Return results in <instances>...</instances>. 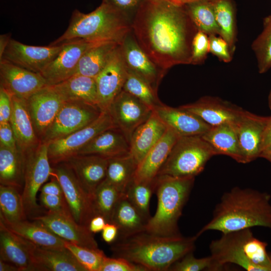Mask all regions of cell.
<instances>
[{
	"label": "cell",
	"mask_w": 271,
	"mask_h": 271,
	"mask_svg": "<svg viewBox=\"0 0 271 271\" xmlns=\"http://www.w3.org/2000/svg\"><path fill=\"white\" fill-rule=\"evenodd\" d=\"M184 6L169 0H143L132 18L131 32L152 61L164 70L191 64L197 31Z\"/></svg>",
	"instance_id": "obj_1"
},
{
	"label": "cell",
	"mask_w": 271,
	"mask_h": 271,
	"mask_svg": "<svg viewBox=\"0 0 271 271\" xmlns=\"http://www.w3.org/2000/svg\"><path fill=\"white\" fill-rule=\"evenodd\" d=\"M270 195L251 188L235 187L222 196L212 219L196 235L216 230L222 233L262 226L271 230Z\"/></svg>",
	"instance_id": "obj_2"
},
{
	"label": "cell",
	"mask_w": 271,
	"mask_h": 271,
	"mask_svg": "<svg viewBox=\"0 0 271 271\" xmlns=\"http://www.w3.org/2000/svg\"><path fill=\"white\" fill-rule=\"evenodd\" d=\"M198 237L164 236L145 230L118 237L111 244L114 257L124 258L148 271H166L175 262L193 251Z\"/></svg>",
	"instance_id": "obj_3"
},
{
	"label": "cell",
	"mask_w": 271,
	"mask_h": 271,
	"mask_svg": "<svg viewBox=\"0 0 271 271\" xmlns=\"http://www.w3.org/2000/svg\"><path fill=\"white\" fill-rule=\"evenodd\" d=\"M131 21L127 15L103 2L88 14L75 10L65 32L50 45H60L77 40L121 44L131 32Z\"/></svg>",
	"instance_id": "obj_4"
},
{
	"label": "cell",
	"mask_w": 271,
	"mask_h": 271,
	"mask_svg": "<svg viewBox=\"0 0 271 271\" xmlns=\"http://www.w3.org/2000/svg\"><path fill=\"white\" fill-rule=\"evenodd\" d=\"M267 243L255 237L250 228L222 233L209 245L210 255L223 268L227 263L247 271H271Z\"/></svg>",
	"instance_id": "obj_5"
},
{
	"label": "cell",
	"mask_w": 271,
	"mask_h": 271,
	"mask_svg": "<svg viewBox=\"0 0 271 271\" xmlns=\"http://www.w3.org/2000/svg\"><path fill=\"white\" fill-rule=\"evenodd\" d=\"M195 177L158 175L155 192L157 208L148 221L146 230L164 236L181 235L178 222L193 186Z\"/></svg>",
	"instance_id": "obj_6"
},
{
	"label": "cell",
	"mask_w": 271,
	"mask_h": 271,
	"mask_svg": "<svg viewBox=\"0 0 271 271\" xmlns=\"http://www.w3.org/2000/svg\"><path fill=\"white\" fill-rule=\"evenodd\" d=\"M215 155L212 148L201 135L180 137L158 175L195 177Z\"/></svg>",
	"instance_id": "obj_7"
},
{
	"label": "cell",
	"mask_w": 271,
	"mask_h": 271,
	"mask_svg": "<svg viewBox=\"0 0 271 271\" xmlns=\"http://www.w3.org/2000/svg\"><path fill=\"white\" fill-rule=\"evenodd\" d=\"M26 154L24 183L22 197L28 218L42 212L37 202V194L52 173V166L48 155V143L40 142Z\"/></svg>",
	"instance_id": "obj_8"
},
{
	"label": "cell",
	"mask_w": 271,
	"mask_h": 271,
	"mask_svg": "<svg viewBox=\"0 0 271 271\" xmlns=\"http://www.w3.org/2000/svg\"><path fill=\"white\" fill-rule=\"evenodd\" d=\"M51 176L60 183L72 217L79 224L88 227L95 215L92 198L83 188L65 162L52 165Z\"/></svg>",
	"instance_id": "obj_9"
},
{
	"label": "cell",
	"mask_w": 271,
	"mask_h": 271,
	"mask_svg": "<svg viewBox=\"0 0 271 271\" xmlns=\"http://www.w3.org/2000/svg\"><path fill=\"white\" fill-rule=\"evenodd\" d=\"M117 127L108 111H103L94 121L64 137L48 143V155L51 165L64 162L75 155L101 132Z\"/></svg>",
	"instance_id": "obj_10"
},
{
	"label": "cell",
	"mask_w": 271,
	"mask_h": 271,
	"mask_svg": "<svg viewBox=\"0 0 271 271\" xmlns=\"http://www.w3.org/2000/svg\"><path fill=\"white\" fill-rule=\"evenodd\" d=\"M102 112L95 105L65 101L41 142L48 143L70 134L96 120Z\"/></svg>",
	"instance_id": "obj_11"
},
{
	"label": "cell",
	"mask_w": 271,
	"mask_h": 271,
	"mask_svg": "<svg viewBox=\"0 0 271 271\" xmlns=\"http://www.w3.org/2000/svg\"><path fill=\"white\" fill-rule=\"evenodd\" d=\"M107 111L117 127L123 132L129 143L133 131L150 117L153 109L122 90Z\"/></svg>",
	"instance_id": "obj_12"
},
{
	"label": "cell",
	"mask_w": 271,
	"mask_h": 271,
	"mask_svg": "<svg viewBox=\"0 0 271 271\" xmlns=\"http://www.w3.org/2000/svg\"><path fill=\"white\" fill-rule=\"evenodd\" d=\"M63 45L36 46L11 39L0 61L4 60L29 71L41 73L57 57Z\"/></svg>",
	"instance_id": "obj_13"
},
{
	"label": "cell",
	"mask_w": 271,
	"mask_h": 271,
	"mask_svg": "<svg viewBox=\"0 0 271 271\" xmlns=\"http://www.w3.org/2000/svg\"><path fill=\"white\" fill-rule=\"evenodd\" d=\"M127 72L120 44L104 68L95 77L98 106L102 111L108 110L115 97L123 90Z\"/></svg>",
	"instance_id": "obj_14"
},
{
	"label": "cell",
	"mask_w": 271,
	"mask_h": 271,
	"mask_svg": "<svg viewBox=\"0 0 271 271\" xmlns=\"http://www.w3.org/2000/svg\"><path fill=\"white\" fill-rule=\"evenodd\" d=\"M31 220L40 222L65 241L81 246L99 248L88 226L78 223L72 215L46 211Z\"/></svg>",
	"instance_id": "obj_15"
},
{
	"label": "cell",
	"mask_w": 271,
	"mask_h": 271,
	"mask_svg": "<svg viewBox=\"0 0 271 271\" xmlns=\"http://www.w3.org/2000/svg\"><path fill=\"white\" fill-rule=\"evenodd\" d=\"M101 43L102 42L77 40L62 44L63 48L57 57L41 73L47 85L57 84L73 76L83 54L90 48Z\"/></svg>",
	"instance_id": "obj_16"
},
{
	"label": "cell",
	"mask_w": 271,
	"mask_h": 271,
	"mask_svg": "<svg viewBox=\"0 0 271 271\" xmlns=\"http://www.w3.org/2000/svg\"><path fill=\"white\" fill-rule=\"evenodd\" d=\"M26 101L36 133L41 141L65 101L52 86L47 85Z\"/></svg>",
	"instance_id": "obj_17"
},
{
	"label": "cell",
	"mask_w": 271,
	"mask_h": 271,
	"mask_svg": "<svg viewBox=\"0 0 271 271\" xmlns=\"http://www.w3.org/2000/svg\"><path fill=\"white\" fill-rule=\"evenodd\" d=\"M269 116L244 110L234 124L244 164L260 157L264 131Z\"/></svg>",
	"instance_id": "obj_18"
},
{
	"label": "cell",
	"mask_w": 271,
	"mask_h": 271,
	"mask_svg": "<svg viewBox=\"0 0 271 271\" xmlns=\"http://www.w3.org/2000/svg\"><path fill=\"white\" fill-rule=\"evenodd\" d=\"M0 78L1 86L13 96L26 100L48 85L40 73L4 60L0 61Z\"/></svg>",
	"instance_id": "obj_19"
},
{
	"label": "cell",
	"mask_w": 271,
	"mask_h": 271,
	"mask_svg": "<svg viewBox=\"0 0 271 271\" xmlns=\"http://www.w3.org/2000/svg\"><path fill=\"white\" fill-rule=\"evenodd\" d=\"M180 107L196 114L211 126L234 124L244 110L226 100L210 96H203Z\"/></svg>",
	"instance_id": "obj_20"
},
{
	"label": "cell",
	"mask_w": 271,
	"mask_h": 271,
	"mask_svg": "<svg viewBox=\"0 0 271 271\" xmlns=\"http://www.w3.org/2000/svg\"><path fill=\"white\" fill-rule=\"evenodd\" d=\"M121 47L127 68L157 91L159 83L167 71L152 61L139 46L132 32L124 38Z\"/></svg>",
	"instance_id": "obj_21"
},
{
	"label": "cell",
	"mask_w": 271,
	"mask_h": 271,
	"mask_svg": "<svg viewBox=\"0 0 271 271\" xmlns=\"http://www.w3.org/2000/svg\"><path fill=\"white\" fill-rule=\"evenodd\" d=\"M64 162L92 198L97 188L105 179L108 158L96 155H75Z\"/></svg>",
	"instance_id": "obj_22"
},
{
	"label": "cell",
	"mask_w": 271,
	"mask_h": 271,
	"mask_svg": "<svg viewBox=\"0 0 271 271\" xmlns=\"http://www.w3.org/2000/svg\"><path fill=\"white\" fill-rule=\"evenodd\" d=\"M27 242L35 270L87 271L65 247H45Z\"/></svg>",
	"instance_id": "obj_23"
},
{
	"label": "cell",
	"mask_w": 271,
	"mask_h": 271,
	"mask_svg": "<svg viewBox=\"0 0 271 271\" xmlns=\"http://www.w3.org/2000/svg\"><path fill=\"white\" fill-rule=\"evenodd\" d=\"M153 110L167 127L179 137L202 135L211 127L196 114L180 107L162 103Z\"/></svg>",
	"instance_id": "obj_24"
},
{
	"label": "cell",
	"mask_w": 271,
	"mask_h": 271,
	"mask_svg": "<svg viewBox=\"0 0 271 271\" xmlns=\"http://www.w3.org/2000/svg\"><path fill=\"white\" fill-rule=\"evenodd\" d=\"M179 137L167 127L162 138L138 165L133 180L146 182L155 180Z\"/></svg>",
	"instance_id": "obj_25"
},
{
	"label": "cell",
	"mask_w": 271,
	"mask_h": 271,
	"mask_svg": "<svg viewBox=\"0 0 271 271\" xmlns=\"http://www.w3.org/2000/svg\"><path fill=\"white\" fill-rule=\"evenodd\" d=\"M167 129V126L153 110L150 117L133 131L129 140V153L138 165Z\"/></svg>",
	"instance_id": "obj_26"
},
{
	"label": "cell",
	"mask_w": 271,
	"mask_h": 271,
	"mask_svg": "<svg viewBox=\"0 0 271 271\" xmlns=\"http://www.w3.org/2000/svg\"><path fill=\"white\" fill-rule=\"evenodd\" d=\"M0 259L15 265L20 271L35 270L27 240L9 230L1 221Z\"/></svg>",
	"instance_id": "obj_27"
},
{
	"label": "cell",
	"mask_w": 271,
	"mask_h": 271,
	"mask_svg": "<svg viewBox=\"0 0 271 271\" xmlns=\"http://www.w3.org/2000/svg\"><path fill=\"white\" fill-rule=\"evenodd\" d=\"M13 109L10 123L18 146L24 153L39 144L26 99L13 96Z\"/></svg>",
	"instance_id": "obj_28"
},
{
	"label": "cell",
	"mask_w": 271,
	"mask_h": 271,
	"mask_svg": "<svg viewBox=\"0 0 271 271\" xmlns=\"http://www.w3.org/2000/svg\"><path fill=\"white\" fill-rule=\"evenodd\" d=\"M128 153V141L119 128L114 127L98 134L76 155H96L110 158Z\"/></svg>",
	"instance_id": "obj_29"
},
{
	"label": "cell",
	"mask_w": 271,
	"mask_h": 271,
	"mask_svg": "<svg viewBox=\"0 0 271 271\" xmlns=\"http://www.w3.org/2000/svg\"><path fill=\"white\" fill-rule=\"evenodd\" d=\"M201 136L211 146L216 155H226L244 164L234 124L211 126Z\"/></svg>",
	"instance_id": "obj_30"
},
{
	"label": "cell",
	"mask_w": 271,
	"mask_h": 271,
	"mask_svg": "<svg viewBox=\"0 0 271 271\" xmlns=\"http://www.w3.org/2000/svg\"><path fill=\"white\" fill-rule=\"evenodd\" d=\"M52 86L65 101H79L98 106L94 77L75 75Z\"/></svg>",
	"instance_id": "obj_31"
},
{
	"label": "cell",
	"mask_w": 271,
	"mask_h": 271,
	"mask_svg": "<svg viewBox=\"0 0 271 271\" xmlns=\"http://www.w3.org/2000/svg\"><path fill=\"white\" fill-rule=\"evenodd\" d=\"M24 220L16 223H7L1 220L11 231L34 244L45 247L63 248L64 240L53 233L40 222Z\"/></svg>",
	"instance_id": "obj_32"
},
{
	"label": "cell",
	"mask_w": 271,
	"mask_h": 271,
	"mask_svg": "<svg viewBox=\"0 0 271 271\" xmlns=\"http://www.w3.org/2000/svg\"><path fill=\"white\" fill-rule=\"evenodd\" d=\"M147 222L130 202L125 194H123L114 208L110 222L117 227L118 237L145 230Z\"/></svg>",
	"instance_id": "obj_33"
},
{
	"label": "cell",
	"mask_w": 271,
	"mask_h": 271,
	"mask_svg": "<svg viewBox=\"0 0 271 271\" xmlns=\"http://www.w3.org/2000/svg\"><path fill=\"white\" fill-rule=\"evenodd\" d=\"M26 154L0 145V183L11 186L22 193L24 183Z\"/></svg>",
	"instance_id": "obj_34"
},
{
	"label": "cell",
	"mask_w": 271,
	"mask_h": 271,
	"mask_svg": "<svg viewBox=\"0 0 271 271\" xmlns=\"http://www.w3.org/2000/svg\"><path fill=\"white\" fill-rule=\"evenodd\" d=\"M120 44L114 41L105 42L90 48L79 60L74 75L95 78L104 68Z\"/></svg>",
	"instance_id": "obj_35"
},
{
	"label": "cell",
	"mask_w": 271,
	"mask_h": 271,
	"mask_svg": "<svg viewBox=\"0 0 271 271\" xmlns=\"http://www.w3.org/2000/svg\"><path fill=\"white\" fill-rule=\"evenodd\" d=\"M138 164L129 153L108 158L106 177L104 181L115 187L122 194L133 181Z\"/></svg>",
	"instance_id": "obj_36"
},
{
	"label": "cell",
	"mask_w": 271,
	"mask_h": 271,
	"mask_svg": "<svg viewBox=\"0 0 271 271\" xmlns=\"http://www.w3.org/2000/svg\"><path fill=\"white\" fill-rule=\"evenodd\" d=\"M215 16L219 29V36L228 44L233 53L237 41L235 7L232 0L213 1Z\"/></svg>",
	"instance_id": "obj_37"
},
{
	"label": "cell",
	"mask_w": 271,
	"mask_h": 271,
	"mask_svg": "<svg viewBox=\"0 0 271 271\" xmlns=\"http://www.w3.org/2000/svg\"><path fill=\"white\" fill-rule=\"evenodd\" d=\"M190 19L198 31L208 36L219 35L213 2L200 0L183 5Z\"/></svg>",
	"instance_id": "obj_38"
},
{
	"label": "cell",
	"mask_w": 271,
	"mask_h": 271,
	"mask_svg": "<svg viewBox=\"0 0 271 271\" xmlns=\"http://www.w3.org/2000/svg\"><path fill=\"white\" fill-rule=\"evenodd\" d=\"M21 192L11 186L0 185V220L16 223L27 219Z\"/></svg>",
	"instance_id": "obj_39"
},
{
	"label": "cell",
	"mask_w": 271,
	"mask_h": 271,
	"mask_svg": "<svg viewBox=\"0 0 271 271\" xmlns=\"http://www.w3.org/2000/svg\"><path fill=\"white\" fill-rule=\"evenodd\" d=\"M122 194L113 186L103 181L92 196L95 215L103 216L107 222L110 223L114 208Z\"/></svg>",
	"instance_id": "obj_40"
},
{
	"label": "cell",
	"mask_w": 271,
	"mask_h": 271,
	"mask_svg": "<svg viewBox=\"0 0 271 271\" xmlns=\"http://www.w3.org/2000/svg\"><path fill=\"white\" fill-rule=\"evenodd\" d=\"M156 179L146 182H136L133 180L125 192L128 200L147 221L151 217L150 202L155 191Z\"/></svg>",
	"instance_id": "obj_41"
},
{
	"label": "cell",
	"mask_w": 271,
	"mask_h": 271,
	"mask_svg": "<svg viewBox=\"0 0 271 271\" xmlns=\"http://www.w3.org/2000/svg\"><path fill=\"white\" fill-rule=\"evenodd\" d=\"M123 90L138 98L153 110L162 104L158 97L157 91L145 80L128 69Z\"/></svg>",
	"instance_id": "obj_42"
},
{
	"label": "cell",
	"mask_w": 271,
	"mask_h": 271,
	"mask_svg": "<svg viewBox=\"0 0 271 271\" xmlns=\"http://www.w3.org/2000/svg\"><path fill=\"white\" fill-rule=\"evenodd\" d=\"M251 47L257 60L259 73H265L271 68V15L264 19L263 30L253 42Z\"/></svg>",
	"instance_id": "obj_43"
},
{
	"label": "cell",
	"mask_w": 271,
	"mask_h": 271,
	"mask_svg": "<svg viewBox=\"0 0 271 271\" xmlns=\"http://www.w3.org/2000/svg\"><path fill=\"white\" fill-rule=\"evenodd\" d=\"M64 246L87 271H99L106 255L99 248L81 246L64 240Z\"/></svg>",
	"instance_id": "obj_44"
},
{
	"label": "cell",
	"mask_w": 271,
	"mask_h": 271,
	"mask_svg": "<svg viewBox=\"0 0 271 271\" xmlns=\"http://www.w3.org/2000/svg\"><path fill=\"white\" fill-rule=\"evenodd\" d=\"M222 268L210 255L208 256L196 258L193 251L188 253L175 262L170 267V271L221 270Z\"/></svg>",
	"instance_id": "obj_45"
},
{
	"label": "cell",
	"mask_w": 271,
	"mask_h": 271,
	"mask_svg": "<svg viewBox=\"0 0 271 271\" xmlns=\"http://www.w3.org/2000/svg\"><path fill=\"white\" fill-rule=\"evenodd\" d=\"M209 52V36L200 31H197L192 41L191 64L203 63Z\"/></svg>",
	"instance_id": "obj_46"
},
{
	"label": "cell",
	"mask_w": 271,
	"mask_h": 271,
	"mask_svg": "<svg viewBox=\"0 0 271 271\" xmlns=\"http://www.w3.org/2000/svg\"><path fill=\"white\" fill-rule=\"evenodd\" d=\"M99 271H148L140 264L122 257H108L106 256Z\"/></svg>",
	"instance_id": "obj_47"
},
{
	"label": "cell",
	"mask_w": 271,
	"mask_h": 271,
	"mask_svg": "<svg viewBox=\"0 0 271 271\" xmlns=\"http://www.w3.org/2000/svg\"><path fill=\"white\" fill-rule=\"evenodd\" d=\"M39 200L47 211L72 215L64 196L40 194Z\"/></svg>",
	"instance_id": "obj_48"
},
{
	"label": "cell",
	"mask_w": 271,
	"mask_h": 271,
	"mask_svg": "<svg viewBox=\"0 0 271 271\" xmlns=\"http://www.w3.org/2000/svg\"><path fill=\"white\" fill-rule=\"evenodd\" d=\"M209 40L210 53L224 63H229L232 60L233 53L224 39L218 35H211L209 36Z\"/></svg>",
	"instance_id": "obj_49"
},
{
	"label": "cell",
	"mask_w": 271,
	"mask_h": 271,
	"mask_svg": "<svg viewBox=\"0 0 271 271\" xmlns=\"http://www.w3.org/2000/svg\"><path fill=\"white\" fill-rule=\"evenodd\" d=\"M13 95L0 86V124L10 122L13 109Z\"/></svg>",
	"instance_id": "obj_50"
},
{
	"label": "cell",
	"mask_w": 271,
	"mask_h": 271,
	"mask_svg": "<svg viewBox=\"0 0 271 271\" xmlns=\"http://www.w3.org/2000/svg\"><path fill=\"white\" fill-rule=\"evenodd\" d=\"M143 1V0H102V2L116 8L131 18V15L134 16Z\"/></svg>",
	"instance_id": "obj_51"
},
{
	"label": "cell",
	"mask_w": 271,
	"mask_h": 271,
	"mask_svg": "<svg viewBox=\"0 0 271 271\" xmlns=\"http://www.w3.org/2000/svg\"><path fill=\"white\" fill-rule=\"evenodd\" d=\"M0 145L15 151H21L10 122L0 124Z\"/></svg>",
	"instance_id": "obj_52"
},
{
	"label": "cell",
	"mask_w": 271,
	"mask_h": 271,
	"mask_svg": "<svg viewBox=\"0 0 271 271\" xmlns=\"http://www.w3.org/2000/svg\"><path fill=\"white\" fill-rule=\"evenodd\" d=\"M51 177L50 182L45 183L40 189V194L64 196L62 187L54 177Z\"/></svg>",
	"instance_id": "obj_53"
},
{
	"label": "cell",
	"mask_w": 271,
	"mask_h": 271,
	"mask_svg": "<svg viewBox=\"0 0 271 271\" xmlns=\"http://www.w3.org/2000/svg\"><path fill=\"white\" fill-rule=\"evenodd\" d=\"M101 235L103 241L108 244H111L118 237V228L114 224L107 222L101 231Z\"/></svg>",
	"instance_id": "obj_54"
},
{
	"label": "cell",
	"mask_w": 271,
	"mask_h": 271,
	"mask_svg": "<svg viewBox=\"0 0 271 271\" xmlns=\"http://www.w3.org/2000/svg\"><path fill=\"white\" fill-rule=\"evenodd\" d=\"M107 221L103 216L96 215L90 220L88 228L93 234L102 231Z\"/></svg>",
	"instance_id": "obj_55"
},
{
	"label": "cell",
	"mask_w": 271,
	"mask_h": 271,
	"mask_svg": "<svg viewBox=\"0 0 271 271\" xmlns=\"http://www.w3.org/2000/svg\"><path fill=\"white\" fill-rule=\"evenodd\" d=\"M268 153H271V116L264 131L261 155Z\"/></svg>",
	"instance_id": "obj_56"
},
{
	"label": "cell",
	"mask_w": 271,
	"mask_h": 271,
	"mask_svg": "<svg viewBox=\"0 0 271 271\" xmlns=\"http://www.w3.org/2000/svg\"><path fill=\"white\" fill-rule=\"evenodd\" d=\"M11 39L10 34H3L0 36V59L2 58Z\"/></svg>",
	"instance_id": "obj_57"
},
{
	"label": "cell",
	"mask_w": 271,
	"mask_h": 271,
	"mask_svg": "<svg viewBox=\"0 0 271 271\" xmlns=\"http://www.w3.org/2000/svg\"><path fill=\"white\" fill-rule=\"evenodd\" d=\"M0 271H20L15 265L0 259Z\"/></svg>",
	"instance_id": "obj_58"
},
{
	"label": "cell",
	"mask_w": 271,
	"mask_h": 271,
	"mask_svg": "<svg viewBox=\"0 0 271 271\" xmlns=\"http://www.w3.org/2000/svg\"><path fill=\"white\" fill-rule=\"evenodd\" d=\"M200 1V0H173L171 2L179 5L183 6L188 3H191L195 1ZM206 1L213 2L215 0H206Z\"/></svg>",
	"instance_id": "obj_59"
},
{
	"label": "cell",
	"mask_w": 271,
	"mask_h": 271,
	"mask_svg": "<svg viewBox=\"0 0 271 271\" xmlns=\"http://www.w3.org/2000/svg\"><path fill=\"white\" fill-rule=\"evenodd\" d=\"M260 157L263 158L271 163V153L263 154Z\"/></svg>",
	"instance_id": "obj_60"
},
{
	"label": "cell",
	"mask_w": 271,
	"mask_h": 271,
	"mask_svg": "<svg viewBox=\"0 0 271 271\" xmlns=\"http://www.w3.org/2000/svg\"><path fill=\"white\" fill-rule=\"evenodd\" d=\"M268 103L269 109L271 110V91L269 92L268 97Z\"/></svg>",
	"instance_id": "obj_61"
},
{
	"label": "cell",
	"mask_w": 271,
	"mask_h": 271,
	"mask_svg": "<svg viewBox=\"0 0 271 271\" xmlns=\"http://www.w3.org/2000/svg\"><path fill=\"white\" fill-rule=\"evenodd\" d=\"M169 1H173V0H169Z\"/></svg>",
	"instance_id": "obj_62"
}]
</instances>
